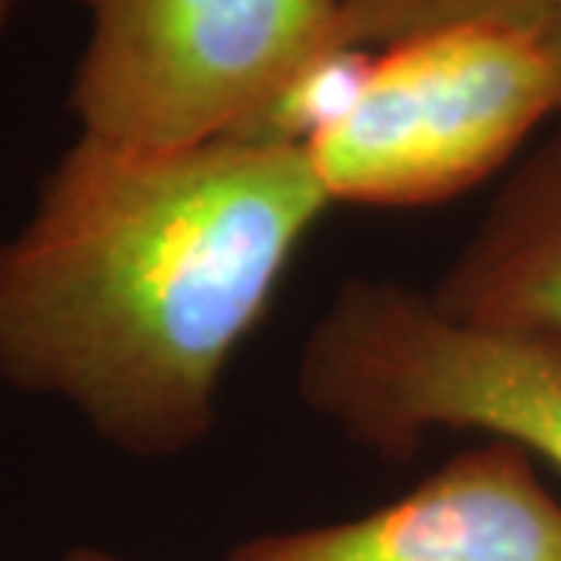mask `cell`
<instances>
[{"mask_svg": "<svg viewBox=\"0 0 561 561\" xmlns=\"http://www.w3.org/2000/svg\"><path fill=\"white\" fill-rule=\"evenodd\" d=\"M334 203L300 144L125 150L79 135L0 241V383L128 459H179Z\"/></svg>", "mask_w": 561, "mask_h": 561, "instance_id": "1", "label": "cell"}, {"mask_svg": "<svg viewBox=\"0 0 561 561\" xmlns=\"http://www.w3.org/2000/svg\"><path fill=\"white\" fill-rule=\"evenodd\" d=\"M62 561H122L119 556H113L110 549H101V546H72Z\"/></svg>", "mask_w": 561, "mask_h": 561, "instance_id": "9", "label": "cell"}, {"mask_svg": "<svg viewBox=\"0 0 561 561\" xmlns=\"http://www.w3.org/2000/svg\"><path fill=\"white\" fill-rule=\"evenodd\" d=\"M556 113L540 35L468 22L371 50L353 98L302 147L334 206H434L500 172Z\"/></svg>", "mask_w": 561, "mask_h": 561, "instance_id": "2", "label": "cell"}, {"mask_svg": "<svg viewBox=\"0 0 561 561\" xmlns=\"http://www.w3.org/2000/svg\"><path fill=\"white\" fill-rule=\"evenodd\" d=\"M424 405L440 431L515 443L561 471L559 343L461 328L431 362Z\"/></svg>", "mask_w": 561, "mask_h": 561, "instance_id": "6", "label": "cell"}, {"mask_svg": "<svg viewBox=\"0 0 561 561\" xmlns=\"http://www.w3.org/2000/svg\"><path fill=\"white\" fill-rule=\"evenodd\" d=\"M346 47L378 50L412 35L468 22L515 25L542 35L561 0H337Z\"/></svg>", "mask_w": 561, "mask_h": 561, "instance_id": "7", "label": "cell"}, {"mask_svg": "<svg viewBox=\"0 0 561 561\" xmlns=\"http://www.w3.org/2000/svg\"><path fill=\"white\" fill-rule=\"evenodd\" d=\"M16 7H20V0H0V41L10 32V22L16 16Z\"/></svg>", "mask_w": 561, "mask_h": 561, "instance_id": "10", "label": "cell"}, {"mask_svg": "<svg viewBox=\"0 0 561 561\" xmlns=\"http://www.w3.org/2000/svg\"><path fill=\"white\" fill-rule=\"evenodd\" d=\"M427 294L453 319L561 346V122L508 172Z\"/></svg>", "mask_w": 561, "mask_h": 561, "instance_id": "5", "label": "cell"}, {"mask_svg": "<svg viewBox=\"0 0 561 561\" xmlns=\"http://www.w3.org/2000/svg\"><path fill=\"white\" fill-rule=\"evenodd\" d=\"M69 84L88 138L125 150L260 140L287 91L346 50L337 0H79Z\"/></svg>", "mask_w": 561, "mask_h": 561, "instance_id": "3", "label": "cell"}, {"mask_svg": "<svg viewBox=\"0 0 561 561\" xmlns=\"http://www.w3.org/2000/svg\"><path fill=\"white\" fill-rule=\"evenodd\" d=\"M542 44L549 50V57L556 62V76H559V88H561V7L556 10V16L549 20V25L542 28Z\"/></svg>", "mask_w": 561, "mask_h": 561, "instance_id": "8", "label": "cell"}, {"mask_svg": "<svg viewBox=\"0 0 561 561\" xmlns=\"http://www.w3.org/2000/svg\"><path fill=\"white\" fill-rule=\"evenodd\" d=\"M225 561H561V502L522 446L486 440L359 518L260 534Z\"/></svg>", "mask_w": 561, "mask_h": 561, "instance_id": "4", "label": "cell"}]
</instances>
